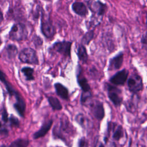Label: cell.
I'll use <instances>...</instances> for the list:
<instances>
[{
	"instance_id": "cell-1",
	"label": "cell",
	"mask_w": 147,
	"mask_h": 147,
	"mask_svg": "<svg viewBox=\"0 0 147 147\" xmlns=\"http://www.w3.org/2000/svg\"><path fill=\"white\" fill-rule=\"evenodd\" d=\"M60 125L55 126L53 129V135L58 138H65V135H71L73 132L72 125L67 119L62 118L60 119Z\"/></svg>"
},
{
	"instance_id": "cell-2",
	"label": "cell",
	"mask_w": 147,
	"mask_h": 147,
	"mask_svg": "<svg viewBox=\"0 0 147 147\" xmlns=\"http://www.w3.org/2000/svg\"><path fill=\"white\" fill-rule=\"evenodd\" d=\"M28 30L25 25L17 23L12 26L9 32V37L14 41H22L27 38Z\"/></svg>"
},
{
	"instance_id": "cell-3",
	"label": "cell",
	"mask_w": 147,
	"mask_h": 147,
	"mask_svg": "<svg viewBox=\"0 0 147 147\" xmlns=\"http://www.w3.org/2000/svg\"><path fill=\"white\" fill-rule=\"evenodd\" d=\"M107 95L109 99L115 106H120L123 101L122 91L115 86L106 84Z\"/></svg>"
},
{
	"instance_id": "cell-4",
	"label": "cell",
	"mask_w": 147,
	"mask_h": 147,
	"mask_svg": "<svg viewBox=\"0 0 147 147\" xmlns=\"http://www.w3.org/2000/svg\"><path fill=\"white\" fill-rule=\"evenodd\" d=\"M19 59L23 63L32 64H38L36 52L30 48H26L22 49L19 54Z\"/></svg>"
},
{
	"instance_id": "cell-5",
	"label": "cell",
	"mask_w": 147,
	"mask_h": 147,
	"mask_svg": "<svg viewBox=\"0 0 147 147\" xmlns=\"http://www.w3.org/2000/svg\"><path fill=\"white\" fill-rule=\"evenodd\" d=\"M127 84L129 91L133 93H137L143 88L142 79L141 76L134 74L127 80Z\"/></svg>"
},
{
	"instance_id": "cell-6",
	"label": "cell",
	"mask_w": 147,
	"mask_h": 147,
	"mask_svg": "<svg viewBox=\"0 0 147 147\" xmlns=\"http://www.w3.org/2000/svg\"><path fill=\"white\" fill-rule=\"evenodd\" d=\"M72 42L68 41H58L52 45L50 48L52 51L59 53L64 56H71V50Z\"/></svg>"
},
{
	"instance_id": "cell-7",
	"label": "cell",
	"mask_w": 147,
	"mask_h": 147,
	"mask_svg": "<svg viewBox=\"0 0 147 147\" xmlns=\"http://www.w3.org/2000/svg\"><path fill=\"white\" fill-rule=\"evenodd\" d=\"M87 5L91 11L98 17H102L107 10L106 5L100 1L88 0Z\"/></svg>"
},
{
	"instance_id": "cell-8",
	"label": "cell",
	"mask_w": 147,
	"mask_h": 147,
	"mask_svg": "<svg viewBox=\"0 0 147 147\" xmlns=\"http://www.w3.org/2000/svg\"><path fill=\"white\" fill-rule=\"evenodd\" d=\"M90 108L94 117L101 121L105 117V109L102 102L99 100H94L90 104Z\"/></svg>"
},
{
	"instance_id": "cell-9",
	"label": "cell",
	"mask_w": 147,
	"mask_h": 147,
	"mask_svg": "<svg viewBox=\"0 0 147 147\" xmlns=\"http://www.w3.org/2000/svg\"><path fill=\"white\" fill-rule=\"evenodd\" d=\"M41 29L42 34L48 38H51L55 35V29L51 21L44 16L41 20Z\"/></svg>"
},
{
	"instance_id": "cell-10",
	"label": "cell",
	"mask_w": 147,
	"mask_h": 147,
	"mask_svg": "<svg viewBox=\"0 0 147 147\" xmlns=\"http://www.w3.org/2000/svg\"><path fill=\"white\" fill-rule=\"evenodd\" d=\"M76 80L78 85L82 90V92H91L90 86L88 84L86 78L84 76L82 68L79 65H78L76 69Z\"/></svg>"
},
{
	"instance_id": "cell-11",
	"label": "cell",
	"mask_w": 147,
	"mask_h": 147,
	"mask_svg": "<svg viewBox=\"0 0 147 147\" xmlns=\"http://www.w3.org/2000/svg\"><path fill=\"white\" fill-rule=\"evenodd\" d=\"M129 71L126 69H123L117 73L110 78V82L114 85L120 86L123 85L128 79Z\"/></svg>"
},
{
	"instance_id": "cell-12",
	"label": "cell",
	"mask_w": 147,
	"mask_h": 147,
	"mask_svg": "<svg viewBox=\"0 0 147 147\" xmlns=\"http://www.w3.org/2000/svg\"><path fill=\"white\" fill-rule=\"evenodd\" d=\"M123 61V53L120 52L118 55L110 59L108 65L109 71H114L119 69Z\"/></svg>"
},
{
	"instance_id": "cell-13",
	"label": "cell",
	"mask_w": 147,
	"mask_h": 147,
	"mask_svg": "<svg viewBox=\"0 0 147 147\" xmlns=\"http://www.w3.org/2000/svg\"><path fill=\"white\" fill-rule=\"evenodd\" d=\"M109 129L111 130L112 138L115 141H119L123 136L124 131L121 125L117 123L109 124Z\"/></svg>"
},
{
	"instance_id": "cell-14",
	"label": "cell",
	"mask_w": 147,
	"mask_h": 147,
	"mask_svg": "<svg viewBox=\"0 0 147 147\" xmlns=\"http://www.w3.org/2000/svg\"><path fill=\"white\" fill-rule=\"evenodd\" d=\"M72 9L75 13L81 17H85L88 13L87 6L82 2H74L72 4Z\"/></svg>"
},
{
	"instance_id": "cell-15",
	"label": "cell",
	"mask_w": 147,
	"mask_h": 147,
	"mask_svg": "<svg viewBox=\"0 0 147 147\" xmlns=\"http://www.w3.org/2000/svg\"><path fill=\"white\" fill-rule=\"evenodd\" d=\"M52 123H53V121L52 120H49L47 122L44 123L41 126V127L33 134V136L34 139H37V138L44 137L50 130L52 125Z\"/></svg>"
},
{
	"instance_id": "cell-16",
	"label": "cell",
	"mask_w": 147,
	"mask_h": 147,
	"mask_svg": "<svg viewBox=\"0 0 147 147\" xmlns=\"http://www.w3.org/2000/svg\"><path fill=\"white\" fill-rule=\"evenodd\" d=\"M55 88L56 94L61 98L67 100L69 97L68 90L66 87L60 83H56L55 84Z\"/></svg>"
},
{
	"instance_id": "cell-17",
	"label": "cell",
	"mask_w": 147,
	"mask_h": 147,
	"mask_svg": "<svg viewBox=\"0 0 147 147\" xmlns=\"http://www.w3.org/2000/svg\"><path fill=\"white\" fill-rule=\"evenodd\" d=\"M76 55L78 57L79 60L81 61L82 63H85L87 61L88 54L87 49L84 45L80 44L78 45L76 51Z\"/></svg>"
},
{
	"instance_id": "cell-18",
	"label": "cell",
	"mask_w": 147,
	"mask_h": 147,
	"mask_svg": "<svg viewBox=\"0 0 147 147\" xmlns=\"http://www.w3.org/2000/svg\"><path fill=\"white\" fill-rule=\"evenodd\" d=\"M75 121L80 126H81L84 129H87L90 126L89 119L84 114L82 113H79L76 115Z\"/></svg>"
},
{
	"instance_id": "cell-19",
	"label": "cell",
	"mask_w": 147,
	"mask_h": 147,
	"mask_svg": "<svg viewBox=\"0 0 147 147\" xmlns=\"http://www.w3.org/2000/svg\"><path fill=\"white\" fill-rule=\"evenodd\" d=\"M48 102L52 108L55 110H60L62 109V105L59 100L54 96H49L48 98Z\"/></svg>"
},
{
	"instance_id": "cell-20",
	"label": "cell",
	"mask_w": 147,
	"mask_h": 147,
	"mask_svg": "<svg viewBox=\"0 0 147 147\" xmlns=\"http://www.w3.org/2000/svg\"><path fill=\"white\" fill-rule=\"evenodd\" d=\"M5 52L9 59H12L18 53V49L14 45L9 44L5 48Z\"/></svg>"
},
{
	"instance_id": "cell-21",
	"label": "cell",
	"mask_w": 147,
	"mask_h": 147,
	"mask_svg": "<svg viewBox=\"0 0 147 147\" xmlns=\"http://www.w3.org/2000/svg\"><path fill=\"white\" fill-rule=\"evenodd\" d=\"M94 36V30H91L86 32L81 40V44L83 45H88L90 42L93 39Z\"/></svg>"
},
{
	"instance_id": "cell-22",
	"label": "cell",
	"mask_w": 147,
	"mask_h": 147,
	"mask_svg": "<svg viewBox=\"0 0 147 147\" xmlns=\"http://www.w3.org/2000/svg\"><path fill=\"white\" fill-rule=\"evenodd\" d=\"M29 145V141L27 139L18 138L10 144V147H27Z\"/></svg>"
},
{
	"instance_id": "cell-23",
	"label": "cell",
	"mask_w": 147,
	"mask_h": 147,
	"mask_svg": "<svg viewBox=\"0 0 147 147\" xmlns=\"http://www.w3.org/2000/svg\"><path fill=\"white\" fill-rule=\"evenodd\" d=\"M22 72L25 75L26 80H32L34 79V76H33V72L34 70L33 68L30 67H24L21 69Z\"/></svg>"
},
{
	"instance_id": "cell-24",
	"label": "cell",
	"mask_w": 147,
	"mask_h": 147,
	"mask_svg": "<svg viewBox=\"0 0 147 147\" xmlns=\"http://www.w3.org/2000/svg\"><path fill=\"white\" fill-rule=\"evenodd\" d=\"M92 97V94L91 92H82L80 96V102L82 104H85L88 100H90Z\"/></svg>"
},
{
	"instance_id": "cell-25",
	"label": "cell",
	"mask_w": 147,
	"mask_h": 147,
	"mask_svg": "<svg viewBox=\"0 0 147 147\" xmlns=\"http://www.w3.org/2000/svg\"><path fill=\"white\" fill-rule=\"evenodd\" d=\"M141 42L142 44L143 48L145 49H147V31L142 37L141 40Z\"/></svg>"
},
{
	"instance_id": "cell-26",
	"label": "cell",
	"mask_w": 147,
	"mask_h": 147,
	"mask_svg": "<svg viewBox=\"0 0 147 147\" xmlns=\"http://www.w3.org/2000/svg\"><path fill=\"white\" fill-rule=\"evenodd\" d=\"M87 141L84 137H82L79 139L78 141V147H87Z\"/></svg>"
},
{
	"instance_id": "cell-27",
	"label": "cell",
	"mask_w": 147,
	"mask_h": 147,
	"mask_svg": "<svg viewBox=\"0 0 147 147\" xmlns=\"http://www.w3.org/2000/svg\"><path fill=\"white\" fill-rule=\"evenodd\" d=\"M105 144L106 142H103V141H101L99 138H97L95 141L94 147H106Z\"/></svg>"
},
{
	"instance_id": "cell-28",
	"label": "cell",
	"mask_w": 147,
	"mask_h": 147,
	"mask_svg": "<svg viewBox=\"0 0 147 147\" xmlns=\"http://www.w3.org/2000/svg\"><path fill=\"white\" fill-rule=\"evenodd\" d=\"M10 122L11 123V124H12L14 126H18V125H19V121L17 119V118H16V117H10Z\"/></svg>"
},
{
	"instance_id": "cell-29",
	"label": "cell",
	"mask_w": 147,
	"mask_h": 147,
	"mask_svg": "<svg viewBox=\"0 0 147 147\" xmlns=\"http://www.w3.org/2000/svg\"><path fill=\"white\" fill-rule=\"evenodd\" d=\"M2 119H3V121L5 122H7L8 121L7 113L6 110L5 109L3 110V113H2Z\"/></svg>"
},
{
	"instance_id": "cell-30",
	"label": "cell",
	"mask_w": 147,
	"mask_h": 147,
	"mask_svg": "<svg viewBox=\"0 0 147 147\" xmlns=\"http://www.w3.org/2000/svg\"><path fill=\"white\" fill-rule=\"evenodd\" d=\"M6 133V130H5V129L4 130L2 127V125H1V123L0 122V133Z\"/></svg>"
},
{
	"instance_id": "cell-31",
	"label": "cell",
	"mask_w": 147,
	"mask_h": 147,
	"mask_svg": "<svg viewBox=\"0 0 147 147\" xmlns=\"http://www.w3.org/2000/svg\"><path fill=\"white\" fill-rule=\"evenodd\" d=\"M3 20V14L2 13V11L0 10V24L2 22Z\"/></svg>"
},
{
	"instance_id": "cell-32",
	"label": "cell",
	"mask_w": 147,
	"mask_h": 147,
	"mask_svg": "<svg viewBox=\"0 0 147 147\" xmlns=\"http://www.w3.org/2000/svg\"><path fill=\"white\" fill-rule=\"evenodd\" d=\"M145 25L147 27V13L145 15Z\"/></svg>"
},
{
	"instance_id": "cell-33",
	"label": "cell",
	"mask_w": 147,
	"mask_h": 147,
	"mask_svg": "<svg viewBox=\"0 0 147 147\" xmlns=\"http://www.w3.org/2000/svg\"><path fill=\"white\" fill-rule=\"evenodd\" d=\"M0 147H7V146H5V145H2V146H1Z\"/></svg>"
},
{
	"instance_id": "cell-34",
	"label": "cell",
	"mask_w": 147,
	"mask_h": 147,
	"mask_svg": "<svg viewBox=\"0 0 147 147\" xmlns=\"http://www.w3.org/2000/svg\"><path fill=\"white\" fill-rule=\"evenodd\" d=\"M1 38H0V45H1Z\"/></svg>"
},
{
	"instance_id": "cell-35",
	"label": "cell",
	"mask_w": 147,
	"mask_h": 147,
	"mask_svg": "<svg viewBox=\"0 0 147 147\" xmlns=\"http://www.w3.org/2000/svg\"><path fill=\"white\" fill-rule=\"evenodd\" d=\"M56 147H59V146H56Z\"/></svg>"
}]
</instances>
